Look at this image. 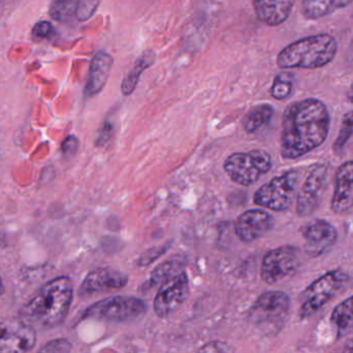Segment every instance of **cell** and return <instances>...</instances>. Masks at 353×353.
I'll return each instance as SVG.
<instances>
[{
	"mask_svg": "<svg viewBox=\"0 0 353 353\" xmlns=\"http://www.w3.org/2000/svg\"><path fill=\"white\" fill-rule=\"evenodd\" d=\"M330 124L329 110L321 99H302L288 105L282 120V157L298 159L321 146L327 140Z\"/></svg>",
	"mask_w": 353,
	"mask_h": 353,
	"instance_id": "1",
	"label": "cell"
},
{
	"mask_svg": "<svg viewBox=\"0 0 353 353\" xmlns=\"http://www.w3.org/2000/svg\"><path fill=\"white\" fill-rule=\"evenodd\" d=\"M74 298L72 280L65 276L48 282L20 311V318L37 329H52L63 323Z\"/></svg>",
	"mask_w": 353,
	"mask_h": 353,
	"instance_id": "2",
	"label": "cell"
},
{
	"mask_svg": "<svg viewBox=\"0 0 353 353\" xmlns=\"http://www.w3.org/2000/svg\"><path fill=\"white\" fill-rule=\"evenodd\" d=\"M338 52L337 39L329 33H319L286 46L277 56V66L283 70H314L333 61Z\"/></svg>",
	"mask_w": 353,
	"mask_h": 353,
	"instance_id": "3",
	"label": "cell"
},
{
	"mask_svg": "<svg viewBox=\"0 0 353 353\" xmlns=\"http://www.w3.org/2000/svg\"><path fill=\"white\" fill-rule=\"evenodd\" d=\"M223 167L232 182L250 186L271 170V155L263 149L232 153L224 162Z\"/></svg>",
	"mask_w": 353,
	"mask_h": 353,
	"instance_id": "4",
	"label": "cell"
},
{
	"mask_svg": "<svg viewBox=\"0 0 353 353\" xmlns=\"http://www.w3.org/2000/svg\"><path fill=\"white\" fill-rule=\"evenodd\" d=\"M348 281V276L340 269L329 271L315 280L301 296V319L309 318L330 302Z\"/></svg>",
	"mask_w": 353,
	"mask_h": 353,
	"instance_id": "5",
	"label": "cell"
},
{
	"mask_svg": "<svg viewBox=\"0 0 353 353\" xmlns=\"http://www.w3.org/2000/svg\"><path fill=\"white\" fill-rule=\"evenodd\" d=\"M144 300L134 296H113L99 300L85 311L83 318L111 323H125L139 318L146 312Z\"/></svg>",
	"mask_w": 353,
	"mask_h": 353,
	"instance_id": "6",
	"label": "cell"
},
{
	"mask_svg": "<svg viewBox=\"0 0 353 353\" xmlns=\"http://www.w3.org/2000/svg\"><path fill=\"white\" fill-rule=\"evenodd\" d=\"M298 182V172H285L259 188L253 201L255 204L271 211H288L294 201Z\"/></svg>",
	"mask_w": 353,
	"mask_h": 353,
	"instance_id": "7",
	"label": "cell"
},
{
	"mask_svg": "<svg viewBox=\"0 0 353 353\" xmlns=\"http://www.w3.org/2000/svg\"><path fill=\"white\" fill-rule=\"evenodd\" d=\"M300 265L298 249L283 246L270 251L263 257L261 277L263 282L274 285L296 273Z\"/></svg>",
	"mask_w": 353,
	"mask_h": 353,
	"instance_id": "8",
	"label": "cell"
},
{
	"mask_svg": "<svg viewBox=\"0 0 353 353\" xmlns=\"http://www.w3.org/2000/svg\"><path fill=\"white\" fill-rule=\"evenodd\" d=\"M37 343L34 327L21 318L0 319V352H28Z\"/></svg>",
	"mask_w": 353,
	"mask_h": 353,
	"instance_id": "9",
	"label": "cell"
},
{
	"mask_svg": "<svg viewBox=\"0 0 353 353\" xmlns=\"http://www.w3.org/2000/svg\"><path fill=\"white\" fill-rule=\"evenodd\" d=\"M188 294V276L182 271L159 287L153 302L155 314L159 318H167L182 306Z\"/></svg>",
	"mask_w": 353,
	"mask_h": 353,
	"instance_id": "10",
	"label": "cell"
},
{
	"mask_svg": "<svg viewBox=\"0 0 353 353\" xmlns=\"http://www.w3.org/2000/svg\"><path fill=\"white\" fill-rule=\"evenodd\" d=\"M290 307V298L284 292H265L251 308L250 319L256 325H277L285 319Z\"/></svg>",
	"mask_w": 353,
	"mask_h": 353,
	"instance_id": "11",
	"label": "cell"
},
{
	"mask_svg": "<svg viewBox=\"0 0 353 353\" xmlns=\"http://www.w3.org/2000/svg\"><path fill=\"white\" fill-rule=\"evenodd\" d=\"M327 168L316 165L309 173L296 197V213L301 217L312 215L319 205L327 182Z\"/></svg>",
	"mask_w": 353,
	"mask_h": 353,
	"instance_id": "12",
	"label": "cell"
},
{
	"mask_svg": "<svg viewBox=\"0 0 353 353\" xmlns=\"http://www.w3.org/2000/svg\"><path fill=\"white\" fill-rule=\"evenodd\" d=\"M128 283V277L119 271L112 269H97L90 271L81 284L79 294L91 296L93 294H105L122 289Z\"/></svg>",
	"mask_w": 353,
	"mask_h": 353,
	"instance_id": "13",
	"label": "cell"
},
{
	"mask_svg": "<svg viewBox=\"0 0 353 353\" xmlns=\"http://www.w3.org/2000/svg\"><path fill=\"white\" fill-rule=\"evenodd\" d=\"M274 226V218L261 209L245 211L234 223V232L243 242H254L265 236Z\"/></svg>",
	"mask_w": 353,
	"mask_h": 353,
	"instance_id": "14",
	"label": "cell"
},
{
	"mask_svg": "<svg viewBox=\"0 0 353 353\" xmlns=\"http://www.w3.org/2000/svg\"><path fill=\"white\" fill-rule=\"evenodd\" d=\"M304 240L307 254L321 256L337 242V230L325 220H316L305 228Z\"/></svg>",
	"mask_w": 353,
	"mask_h": 353,
	"instance_id": "15",
	"label": "cell"
},
{
	"mask_svg": "<svg viewBox=\"0 0 353 353\" xmlns=\"http://www.w3.org/2000/svg\"><path fill=\"white\" fill-rule=\"evenodd\" d=\"M353 207V161L342 164L336 173L335 190L332 199L334 213H342Z\"/></svg>",
	"mask_w": 353,
	"mask_h": 353,
	"instance_id": "16",
	"label": "cell"
},
{
	"mask_svg": "<svg viewBox=\"0 0 353 353\" xmlns=\"http://www.w3.org/2000/svg\"><path fill=\"white\" fill-rule=\"evenodd\" d=\"M113 61V57L105 51H99L93 56L85 85V97H95L105 88L111 74Z\"/></svg>",
	"mask_w": 353,
	"mask_h": 353,
	"instance_id": "17",
	"label": "cell"
},
{
	"mask_svg": "<svg viewBox=\"0 0 353 353\" xmlns=\"http://www.w3.org/2000/svg\"><path fill=\"white\" fill-rule=\"evenodd\" d=\"M255 14L268 26L283 24L294 6V0H252Z\"/></svg>",
	"mask_w": 353,
	"mask_h": 353,
	"instance_id": "18",
	"label": "cell"
},
{
	"mask_svg": "<svg viewBox=\"0 0 353 353\" xmlns=\"http://www.w3.org/2000/svg\"><path fill=\"white\" fill-rule=\"evenodd\" d=\"M155 60H157V54L153 50H146L137 58L132 70L126 74L123 81H122V95L128 97L134 93L143 73L152 66Z\"/></svg>",
	"mask_w": 353,
	"mask_h": 353,
	"instance_id": "19",
	"label": "cell"
},
{
	"mask_svg": "<svg viewBox=\"0 0 353 353\" xmlns=\"http://www.w3.org/2000/svg\"><path fill=\"white\" fill-rule=\"evenodd\" d=\"M353 0H302V12L309 20L325 18L352 3Z\"/></svg>",
	"mask_w": 353,
	"mask_h": 353,
	"instance_id": "20",
	"label": "cell"
},
{
	"mask_svg": "<svg viewBox=\"0 0 353 353\" xmlns=\"http://www.w3.org/2000/svg\"><path fill=\"white\" fill-rule=\"evenodd\" d=\"M273 114V107L269 104L255 106L249 110L248 113L243 118V128L248 134H254L269 124Z\"/></svg>",
	"mask_w": 353,
	"mask_h": 353,
	"instance_id": "21",
	"label": "cell"
},
{
	"mask_svg": "<svg viewBox=\"0 0 353 353\" xmlns=\"http://www.w3.org/2000/svg\"><path fill=\"white\" fill-rule=\"evenodd\" d=\"M183 265L178 260H169L155 267L148 281L143 285L144 292L161 287L165 282L182 271Z\"/></svg>",
	"mask_w": 353,
	"mask_h": 353,
	"instance_id": "22",
	"label": "cell"
},
{
	"mask_svg": "<svg viewBox=\"0 0 353 353\" xmlns=\"http://www.w3.org/2000/svg\"><path fill=\"white\" fill-rule=\"evenodd\" d=\"M332 323L335 325L338 335L343 336L353 330V296L343 300L334 309L331 316Z\"/></svg>",
	"mask_w": 353,
	"mask_h": 353,
	"instance_id": "23",
	"label": "cell"
},
{
	"mask_svg": "<svg viewBox=\"0 0 353 353\" xmlns=\"http://www.w3.org/2000/svg\"><path fill=\"white\" fill-rule=\"evenodd\" d=\"M80 0H53L49 8V14L54 20L65 22L76 16Z\"/></svg>",
	"mask_w": 353,
	"mask_h": 353,
	"instance_id": "24",
	"label": "cell"
},
{
	"mask_svg": "<svg viewBox=\"0 0 353 353\" xmlns=\"http://www.w3.org/2000/svg\"><path fill=\"white\" fill-rule=\"evenodd\" d=\"M292 87H294V75L288 72L280 73L275 77L272 84V97L279 101L288 99L292 93Z\"/></svg>",
	"mask_w": 353,
	"mask_h": 353,
	"instance_id": "25",
	"label": "cell"
},
{
	"mask_svg": "<svg viewBox=\"0 0 353 353\" xmlns=\"http://www.w3.org/2000/svg\"><path fill=\"white\" fill-rule=\"evenodd\" d=\"M352 139H353V111L348 112L344 115L339 135L334 143V151L337 153L343 151L345 145H347Z\"/></svg>",
	"mask_w": 353,
	"mask_h": 353,
	"instance_id": "26",
	"label": "cell"
},
{
	"mask_svg": "<svg viewBox=\"0 0 353 353\" xmlns=\"http://www.w3.org/2000/svg\"><path fill=\"white\" fill-rule=\"evenodd\" d=\"M101 0H80L76 17L79 21H86L93 16L99 8Z\"/></svg>",
	"mask_w": 353,
	"mask_h": 353,
	"instance_id": "27",
	"label": "cell"
},
{
	"mask_svg": "<svg viewBox=\"0 0 353 353\" xmlns=\"http://www.w3.org/2000/svg\"><path fill=\"white\" fill-rule=\"evenodd\" d=\"M72 350V344L65 339L54 340L46 344L39 352H68Z\"/></svg>",
	"mask_w": 353,
	"mask_h": 353,
	"instance_id": "28",
	"label": "cell"
},
{
	"mask_svg": "<svg viewBox=\"0 0 353 353\" xmlns=\"http://www.w3.org/2000/svg\"><path fill=\"white\" fill-rule=\"evenodd\" d=\"M54 29L51 23L48 21H41L37 23L32 29V35L39 39H47L53 33Z\"/></svg>",
	"mask_w": 353,
	"mask_h": 353,
	"instance_id": "29",
	"label": "cell"
},
{
	"mask_svg": "<svg viewBox=\"0 0 353 353\" xmlns=\"http://www.w3.org/2000/svg\"><path fill=\"white\" fill-rule=\"evenodd\" d=\"M77 147H78V140H77L76 137L70 136L62 144V151L65 155H68V153L72 155L77 151Z\"/></svg>",
	"mask_w": 353,
	"mask_h": 353,
	"instance_id": "30",
	"label": "cell"
},
{
	"mask_svg": "<svg viewBox=\"0 0 353 353\" xmlns=\"http://www.w3.org/2000/svg\"><path fill=\"white\" fill-rule=\"evenodd\" d=\"M112 130H113V126H112V124L105 122V124H103V128H101L97 141L101 143H105V141L111 137Z\"/></svg>",
	"mask_w": 353,
	"mask_h": 353,
	"instance_id": "31",
	"label": "cell"
},
{
	"mask_svg": "<svg viewBox=\"0 0 353 353\" xmlns=\"http://www.w3.org/2000/svg\"><path fill=\"white\" fill-rule=\"evenodd\" d=\"M201 352H225L228 350V348L225 347L224 344L221 343H210L207 344V345L203 346V348H201Z\"/></svg>",
	"mask_w": 353,
	"mask_h": 353,
	"instance_id": "32",
	"label": "cell"
},
{
	"mask_svg": "<svg viewBox=\"0 0 353 353\" xmlns=\"http://www.w3.org/2000/svg\"><path fill=\"white\" fill-rule=\"evenodd\" d=\"M347 99L348 101L350 102V103L353 104V83L352 84V86L350 87V89H348Z\"/></svg>",
	"mask_w": 353,
	"mask_h": 353,
	"instance_id": "33",
	"label": "cell"
},
{
	"mask_svg": "<svg viewBox=\"0 0 353 353\" xmlns=\"http://www.w3.org/2000/svg\"><path fill=\"white\" fill-rule=\"evenodd\" d=\"M2 290H3V285H2L1 278H0V296H1Z\"/></svg>",
	"mask_w": 353,
	"mask_h": 353,
	"instance_id": "34",
	"label": "cell"
}]
</instances>
